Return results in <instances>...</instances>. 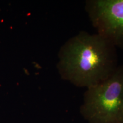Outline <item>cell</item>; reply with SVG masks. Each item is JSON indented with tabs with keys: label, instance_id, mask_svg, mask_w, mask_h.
<instances>
[{
	"label": "cell",
	"instance_id": "obj_1",
	"mask_svg": "<svg viewBox=\"0 0 123 123\" xmlns=\"http://www.w3.org/2000/svg\"><path fill=\"white\" fill-rule=\"evenodd\" d=\"M58 57L61 79L86 88L105 80L119 66L116 47L99 34L84 31L67 40Z\"/></svg>",
	"mask_w": 123,
	"mask_h": 123
},
{
	"label": "cell",
	"instance_id": "obj_2",
	"mask_svg": "<svg viewBox=\"0 0 123 123\" xmlns=\"http://www.w3.org/2000/svg\"><path fill=\"white\" fill-rule=\"evenodd\" d=\"M80 112L89 123H123V65L104 81L87 88Z\"/></svg>",
	"mask_w": 123,
	"mask_h": 123
},
{
	"label": "cell",
	"instance_id": "obj_3",
	"mask_svg": "<svg viewBox=\"0 0 123 123\" xmlns=\"http://www.w3.org/2000/svg\"><path fill=\"white\" fill-rule=\"evenodd\" d=\"M85 10L97 33L123 50V0H87Z\"/></svg>",
	"mask_w": 123,
	"mask_h": 123
}]
</instances>
